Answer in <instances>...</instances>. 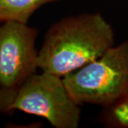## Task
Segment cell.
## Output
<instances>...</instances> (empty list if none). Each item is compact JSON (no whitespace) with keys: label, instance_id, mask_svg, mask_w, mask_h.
Segmentation results:
<instances>
[{"label":"cell","instance_id":"6da1fadb","mask_svg":"<svg viewBox=\"0 0 128 128\" xmlns=\"http://www.w3.org/2000/svg\"><path fill=\"white\" fill-rule=\"evenodd\" d=\"M114 42V31L100 13L66 17L46 32L38 68L62 78L100 58Z\"/></svg>","mask_w":128,"mask_h":128},{"label":"cell","instance_id":"7a4b0ae2","mask_svg":"<svg viewBox=\"0 0 128 128\" xmlns=\"http://www.w3.org/2000/svg\"><path fill=\"white\" fill-rule=\"evenodd\" d=\"M62 79L78 105L112 104L128 89V40L112 46L98 59Z\"/></svg>","mask_w":128,"mask_h":128},{"label":"cell","instance_id":"3957f363","mask_svg":"<svg viewBox=\"0 0 128 128\" xmlns=\"http://www.w3.org/2000/svg\"><path fill=\"white\" fill-rule=\"evenodd\" d=\"M79 105L61 77L43 71L32 75L19 86L12 110L42 117L56 128H77L81 115Z\"/></svg>","mask_w":128,"mask_h":128},{"label":"cell","instance_id":"277c9868","mask_svg":"<svg viewBox=\"0 0 128 128\" xmlns=\"http://www.w3.org/2000/svg\"><path fill=\"white\" fill-rule=\"evenodd\" d=\"M38 31L27 24L0 22V87L17 90L38 68Z\"/></svg>","mask_w":128,"mask_h":128},{"label":"cell","instance_id":"5b68a950","mask_svg":"<svg viewBox=\"0 0 128 128\" xmlns=\"http://www.w3.org/2000/svg\"><path fill=\"white\" fill-rule=\"evenodd\" d=\"M60 0H0V22L27 24L37 9L48 3Z\"/></svg>","mask_w":128,"mask_h":128},{"label":"cell","instance_id":"8992f818","mask_svg":"<svg viewBox=\"0 0 128 128\" xmlns=\"http://www.w3.org/2000/svg\"><path fill=\"white\" fill-rule=\"evenodd\" d=\"M100 119L108 128H128V89L114 102L103 107Z\"/></svg>","mask_w":128,"mask_h":128},{"label":"cell","instance_id":"52a82bcc","mask_svg":"<svg viewBox=\"0 0 128 128\" xmlns=\"http://www.w3.org/2000/svg\"><path fill=\"white\" fill-rule=\"evenodd\" d=\"M17 90H8L0 87V114L12 112L13 104Z\"/></svg>","mask_w":128,"mask_h":128}]
</instances>
